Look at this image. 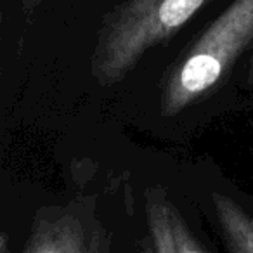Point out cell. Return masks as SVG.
Returning <instances> with one entry per match:
<instances>
[{"mask_svg":"<svg viewBox=\"0 0 253 253\" xmlns=\"http://www.w3.org/2000/svg\"><path fill=\"white\" fill-rule=\"evenodd\" d=\"M248 80L253 82V54H252V61H250V75H248Z\"/></svg>","mask_w":253,"mask_h":253,"instance_id":"52a82bcc","label":"cell"},{"mask_svg":"<svg viewBox=\"0 0 253 253\" xmlns=\"http://www.w3.org/2000/svg\"><path fill=\"white\" fill-rule=\"evenodd\" d=\"M253 43V0H234L165 71L162 113L173 116L211 94Z\"/></svg>","mask_w":253,"mask_h":253,"instance_id":"7a4b0ae2","label":"cell"},{"mask_svg":"<svg viewBox=\"0 0 253 253\" xmlns=\"http://www.w3.org/2000/svg\"><path fill=\"white\" fill-rule=\"evenodd\" d=\"M213 205L229 252L253 253V217L224 194L213 193Z\"/></svg>","mask_w":253,"mask_h":253,"instance_id":"5b68a950","label":"cell"},{"mask_svg":"<svg viewBox=\"0 0 253 253\" xmlns=\"http://www.w3.org/2000/svg\"><path fill=\"white\" fill-rule=\"evenodd\" d=\"M208 0H120L104 16L92 52V75L113 85L148 50L169 42Z\"/></svg>","mask_w":253,"mask_h":253,"instance_id":"6da1fadb","label":"cell"},{"mask_svg":"<svg viewBox=\"0 0 253 253\" xmlns=\"http://www.w3.org/2000/svg\"><path fill=\"white\" fill-rule=\"evenodd\" d=\"M43 0H21V5H23V12L25 14H32L40 4H42Z\"/></svg>","mask_w":253,"mask_h":253,"instance_id":"8992f818","label":"cell"},{"mask_svg":"<svg viewBox=\"0 0 253 253\" xmlns=\"http://www.w3.org/2000/svg\"><path fill=\"white\" fill-rule=\"evenodd\" d=\"M95 229H88L73 213L40 215L33 224L28 243L23 252L28 253H84L108 250Z\"/></svg>","mask_w":253,"mask_h":253,"instance_id":"3957f363","label":"cell"},{"mask_svg":"<svg viewBox=\"0 0 253 253\" xmlns=\"http://www.w3.org/2000/svg\"><path fill=\"white\" fill-rule=\"evenodd\" d=\"M146 215L149 225V250L158 253H203L207 246L189 231L177 208L158 191H149Z\"/></svg>","mask_w":253,"mask_h":253,"instance_id":"277c9868","label":"cell"}]
</instances>
